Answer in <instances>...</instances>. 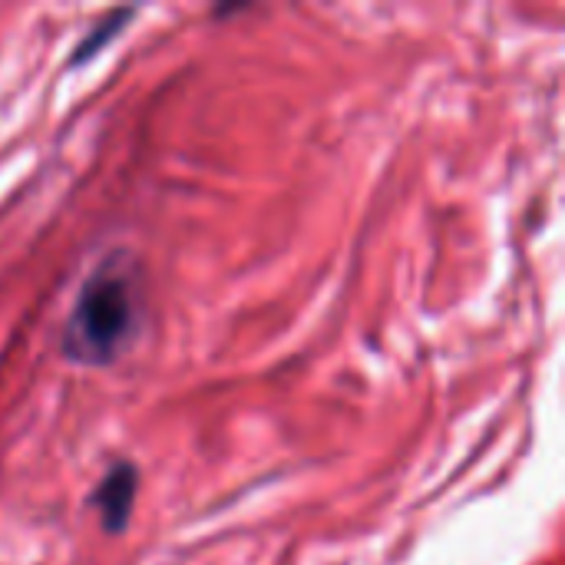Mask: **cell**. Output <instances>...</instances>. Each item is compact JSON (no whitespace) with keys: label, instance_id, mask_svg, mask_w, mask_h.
Returning <instances> with one entry per match:
<instances>
[{"label":"cell","instance_id":"1","mask_svg":"<svg viewBox=\"0 0 565 565\" xmlns=\"http://www.w3.org/2000/svg\"><path fill=\"white\" fill-rule=\"evenodd\" d=\"M142 318V265L126 248H116L83 278L60 334V351L70 364L109 367L136 348Z\"/></svg>","mask_w":565,"mask_h":565},{"label":"cell","instance_id":"2","mask_svg":"<svg viewBox=\"0 0 565 565\" xmlns=\"http://www.w3.org/2000/svg\"><path fill=\"white\" fill-rule=\"evenodd\" d=\"M136 493H139V470H136V463L116 460L103 473L99 487L89 493V507L99 513L106 533H122L126 530V523L132 516Z\"/></svg>","mask_w":565,"mask_h":565},{"label":"cell","instance_id":"3","mask_svg":"<svg viewBox=\"0 0 565 565\" xmlns=\"http://www.w3.org/2000/svg\"><path fill=\"white\" fill-rule=\"evenodd\" d=\"M132 13H136L132 7H126V10H113V13H109V17H106L99 26H93V30H89V33H86V36L76 43L70 66H79V63H86L89 56H96V53H99V46H103V43H109V40H113L119 30H122L119 23H122V20H129Z\"/></svg>","mask_w":565,"mask_h":565}]
</instances>
